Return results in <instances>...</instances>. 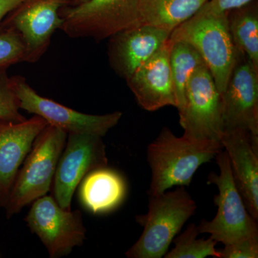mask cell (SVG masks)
Here are the masks:
<instances>
[{"instance_id":"obj_5","label":"cell","mask_w":258,"mask_h":258,"mask_svg":"<svg viewBox=\"0 0 258 258\" xmlns=\"http://www.w3.org/2000/svg\"><path fill=\"white\" fill-rule=\"evenodd\" d=\"M215 159L220 172L209 174L208 183L218 188L219 194L214 198L217 212L210 221L202 220L198 225L199 233L210 234L217 243L224 245L245 239H258L257 221L247 211L236 186L227 154L222 149Z\"/></svg>"},{"instance_id":"obj_10","label":"cell","mask_w":258,"mask_h":258,"mask_svg":"<svg viewBox=\"0 0 258 258\" xmlns=\"http://www.w3.org/2000/svg\"><path fill=\"white\" fill-rule=\"evenodd\" d=\"M107 164L106 146L101 137L68 134L52 182L53 198L61 208L70 210L75 191L85 176Z\"/></svg>"},{"instance_id":"obj_15","label":"cell","mask_w":258,"mask_h":258,"mask_svg":"<svg viewBox=\"0 0 258 258\" xmlns=\"http://www.w3.org/2000/svg\"><path fill=\"white\" fill-rule=\"evenodd\" d=\"M234 181L247 211L258 220V140L242 128L224 131L221 140Z\"/></svg>"},{"instance_id":"obj_20","label":"cell","mask_w":258,"mask_h":258,"mask_svg":"<svg viewBox=\"0 0 258 258\" xmlns=\"http://www.w3.org/2000/svg\"><path fill=\"white\" fill-rule=\"evenodd\" d=\"M171 42V74L175 94L176 108L179 111L184 106L186 87L191 75L205 62L196 49L191 45L184 42L172 40Z\"/></svg>"},{"instance_id":"obj_3","label":"cell","mask_w":258,"mask_h":258,"mask_svg":"<svg viewBox=\"0 0 258 258\" xmlns=\"http://www.w3.org/2000/svg\"><path fill=\"white\" fill-rule=\"evenodd\" d=\"M169 38L196 49L222 94L238 54L231 37L227 13L217 14L200 9L174 29Z\"/></svg>"},{"instance_id":"obj_11","label":"cell","mask_w":258,"mask_h":258,"mask_svg":"<svg viewBox=\"0 0 258 258\" xmlns=\"http://www.w3.org/2000/svg\"><path fill=\"white\" fill-rule=\"evenodd\" d=\"M222 98L224 131L244 129L258 140V71L240 52Z\"/></svg>"},{"instance_id":"obj_25","label":"cell","mask_w":258,"mask_h":258,"mask_svg":"<svg viewBox=\"0 0 258 258\" xmlns=\"http://www.w3.org/2000/svg\"><path fill=\"white\" fill-rule=\"evenodd\" d=\"M252 1L254 0H208L202 7L201 10L217 14L227 13L246 6Z\"/></svg>"},{"instance_id":"obj_26","label":"cell","mask_w":258,"mask_h":258,"mask_svg":"<svg viewBox=\"0 0 258 258\" xmlns=\"http://www.w3.org/2000/svg\"><path fill=\"white\" fill-rule=\"evenodd\" d=\"M22 3L23 0H0V30L5 17L13 13Z\"/></svg>"},{"instance_id":"obj_9","label":"cell","mask_w":258,"mask_h":258,"mask_svg":"<svg viewBox=\"0 0 258 258\" xmlns=\"http://www.w3.org/2000/svg\"><path fill=\"white\" fill-rule=\"evenodd\" d=\"M19 101L20 109L41 117L47 124L66 134H88L104 137L118 124L122 117L120 111L105 115H90L41 96L20 76L10 78Z\"/></svg>"},{"instance_id":"obj_4","label":"cell","mask_w":258,"mask_h":258,"mask_svg":"<svg viewBox=\"0 0 258 258\" xmlns=\"http://www.w3.org/2000/svg\"><path fill=\"white\" fill-rule=\"evenodd\" d=\"M67 137L63 131L49 124L37 136L5 205L7 218H11L50 191Z\"/></svg>"},{"instance_id":"obj_13","label":"cell","mask_w":258,"mask_h":258,"mask_svg":"<svg viewBox=\"0 0 258 258\" xmlns=\"http://www.w3.org/2000/svg\"><path fill=\"white\" fill-rule=\"evenodd\" d=\"M47 125L35 115L21 122L0 121V208H5L19 170Z\"/></svg>"},{"instance_id":"obj_23","label":"cell","mask_w":258,"mask_h":258,"mask_svg":"<svg viewBox=\"0 0 258 258\" xmlns=\"http://www.w3.org/2000/svg\"><path fill=\"white\" fill-rule=\"evenodd\" d=\"M19 101L6 70L0 71V121L21 122L26 118L20 113Z\"/></svg>"},{"instance_id":"obj_21","label":"cell","mask_w":258,"mask_h":258,"mask_svg":"<svg viewBox=\"0 0 258 258\" xmlns=\"http://www.w3.org/2000/svg\"><path fill=\"white\" fill-rule=\"evenodd\" d=\"M200 235L198 226L191 223L184 232L174 239L175 247L165 254L166 258H204L211 257L221 258L220 251L217 250V242L210 238L198 239Z\"/></svg>"},{"instance_id":"obj_14","label":"cell","mask_w":258,"mask_h":258,"mask_svg":"<svg viewBox=\"0 0 258 258\" xmlns=\"http://www.w3.org/2000/svg\"><path fill=\"white\" fill-rule=\"evenodd\" d=\"M171 45L169 38L126 80L139 106L148 111L176 107L170 69Z\"/></svg>"},{"instance_id":"obj_24","label":"cell","mask_w":258,"mask_h":258,"mask_svg":"<svg viewBox=\"0 0 258 258\" xmlns=\"http://www.w3.org/2000/svg\"><path fill=\"white\" fill-rule=\"evenodd\" d=\"M220 253L221 258H257L258 239H245L225 244Z\"/></svg>"},{"instance_id":"obj_7","label":"cell","mask_w":258,"mask_h":258,"mask_svg":"<svg viewBox=\"0 0 258 258\" xmlns=\"http://www.w3.org/2000/svg\"><path fill=\"white\" fill-rule=\"evenodd\" d=\"M69 37L102 40L139 25V0H85L60 15Z\"/></svg>"},{"instance_id":"obj_1","label":"cell","mask_w":258,"mask_h":258,"mask_svg":"<svg viewBox=\"0 0 258 258\" xmlns=\"http://www.w3.org/2000/svg\"><path fill=\"white\" fill-rule=\"evenodd\" d=\"M223 149L220 144H200L177 137L163 128L148 146L147 161L152 171L149 197L165 192L173 186H189L200 166L212 161Z\"/></svg>"},{"instance_id":"obj_12","label":"cell","mask_w":258,"mask_h":258,"mask_svg":"<svg viewBox=\"0 0 258 258\" xmlns=\"http://www.w3.org/2000/svg\"><path fill=\"white\" fill-rule=\"evenodd\" d=\"M62 0H23L2 28H11L20 34L27 50V61L35 62L46 51L52 34L60 29L59 14Z\"/></svg>"},{"instance_id":"obj_22","label":"cell","mask_w":258,"mask_h":258,"mask_svg":"<svg viewBox=\"0 0 258 258\" xmlns=\"http://www.w3.org/2000/svg\"><path fill=\"white\" fill-rule=\"evenodd\" d=\"M27 58L26 47L20 34L13 28H4L0 32V71Z\"/></svg>"},{"instance_id":"obj_19","label":"cell","mask_w":258,"mask_h":258,"mask_svg":"<svg viewBox=\"0 0 258 258\" xmlns=\"http://www.w3.org/2000/svg\"><path fill=\"white\" fill-rule=\"evenodd\" d=\"M247 5L227 13L229 29L237 50L258 71L257 10Z\"/></svg>"},{"instance_id":"obj_6","label":"cell","mask_w":258,"mask_h":258,"mask_svg":"<svg viewBox=\"0 0 258 258\" xmlns=\"http://www.w3.org/2000/svg\"><path fill=\"white\" fill-rule=\"evenodd\" d=\"M179 115L186 138L200 144H221L224 132L222 94L205 63L191 75Z\"/></svg>"},{"instance_id":"obj_17","label":"cell","mask_w":258,"mask_h":258,"mask_svg":"<svg viewBox=\"0 0 258 258\" xmlns=\"http://www.w3.org/2000/svg\"><path fill=\"white\" fill-rule=\"evenodd\" d=\"M81 184L80 200L85 208L96 215L118 208L126 193L122 176L106 166L88 173Z\"/></svg>"},{"instance_id":"obj_8","label":"cell","mask_w":258,"mask_h":258,"mask_svg":"<svg viewBox=\"0 0 258 258\" xmlns=\"http://www.w3.org/2000/svg\"><path fill=\"white\" fill-rule=\"evenodd\" d=\"M25 220L52 258L68 255L86 239L81 212L61 208L53 197L45 195L34 201Z\"/></svg>"},{"instance_id":"obj_18","label":"cell","mask_w":258,"mask_h":258,"mask_svg":"<svg viewBox=\"0 0 258 258\" xmlns=\"http://www.w3.org/2000/svg\"><path fill=\"white\" fill-rule=\"evenodd\" d=\"M208 0H139V23L171 32L189 20Z\"/></svg>"},{"instance_id":"obj_16","label":"cell","mask_w":258,"mask_h":258,"mask_svg":"<svg viewBox=\"0 0 258 258\" xmlns=\"http://www.w3.org/2000/svg\"><path fill=\"white\" fill-rule=\"evenodd\" d=\"M170 32L151 25H135L110 37L108 56L112 69L126 81L170 37Z\"/></svg>"},{"instance_id":"obj_2","label":"cell","mask_w":258,"mask_h":258,"mask_svg":"<svg viewBox=\"0 0 258 258\" xmlns=\"http://www.w3.org/2000/svg\"><path fill=\"white\" fill-rule=\"evenodd\" d=\"M197 205L185 186H177L149 197V210L136 217L144 227L139 240L125 252L128 258H161L186 221L193 216Z\"/></svg>"}]
</instances>
